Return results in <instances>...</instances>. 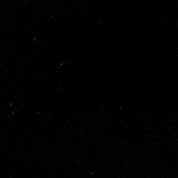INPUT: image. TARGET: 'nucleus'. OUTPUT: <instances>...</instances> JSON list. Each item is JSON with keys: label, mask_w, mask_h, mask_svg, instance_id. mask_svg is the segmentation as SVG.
<instances>
[]
</instances>
